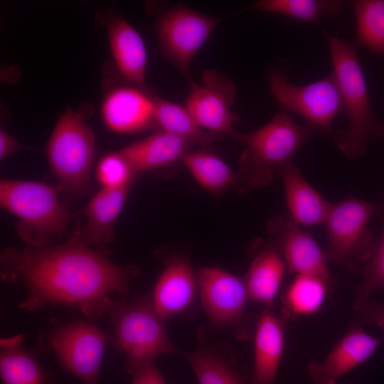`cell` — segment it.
Wrapping results in <instances>:
<instances>
[{
	"label": "cell",
	"mask_w": 384,
	"mask_h": 384,
	"mask_svg": "<svg viewBox=\"0 0 384 384\" xmlns=\"http://www.w3.org/2000/svg\"><path fill=\"white\" fill-rule=\"evenodd\" d=\"M188 144L176 135L161 130L128 144L119 151L138 174L182 159L188 151Z\"/></svg>",
	"instance_id": "cb8c5ba5"
},
{
	"label": "cell",
	"mask_w": 384,
	"mask_h": 384,
	"mask_svg": "<svg viewBox=\"0 0 384 384\" xmlns=\"http://www.w3.org/2000/svg\"><path fill=\"white\" fill-rule=\"evenodd\" d=\"M198 296L211 325L232 329L238 338H245V309L249 297L243 278L217 267L196 271Z\"/></svg>",
	"instance_id": "8fae6325"
},
{
	"label": "cell",
	"mask_w": 384,
	"mask_h": 384,
	"mask_svg": "<svg viewBox=\"0 0 384 384\" xmlns=\"http://www.w3.org/2000/svg\"><path fill=\"white\" fill-rule=\"evenodd\" d=\"M26 147L16 140L11 135L0 129V159L4 160L12 154Z\"/></svg>",
	"instance_id": "836d02e7"
},
{
	"label": "cell",
	"mask_w": 384,
	"mask_h": 384,
	"mask_svg": "<svg viewBox=\"0 0 384 384\" xmlns=\"http://www.w3.org/2000/svg\"><path fill=\"white\" fill-rule=\"evenodd\" d=\"M267 228L289 272L314 275L331 284L325 252L289 214L273 218Z\"/></svg>",
	"instance_id": "4fadbf2b"
},
{
	"label": "cell",
	"mask_w": 384,
	"mask_h": 384,
	"mask_svg": "<svg viewBox=\"0 0 384 384\" xmlns=\"http://www.w3.org/2000/svg\"><path fill=\"white\" fill-rule=\"evenodd\" d=\"M378 210V204L353 196L331 203L325 220L327 260L337 262L350 273H356L373 250L375 240L367 226Z\"/></svg>",
	"instance_id": "ba28073f"
},
{
	"label": "cell",
	"mask_w": 384,
	"mask_h": 384,
	"mask_svg": "<svg viewBox=\"0 0 384 384\" xmlns=\"http://www.w3.org/2000/svg\"><path fill=\"white\" fill-rule=\"evenodd\" d=\"M221 19L177 4L160 11L155 27L159 50L183 76L190 80L191 65Z\"/></svg>",
	"instance_id": "30bf717a"
},
{
	"label": "cell",
	"mask_w": 384,
	"mask_h": 384,
	"mask_svg": "<svg viewBox=\"0 0 384 384\" xmlns=\"http://www.w3.org/2000/svg\"><path fill=\"white\" fill-rule=\"evenodd\" d=\"M24 335L0 340V376L3 384H55L43 367L38 350L23 346Z\"/></svg>",
	"instance_id": "7402d4cb"
},
{
	"label": "cell",
	"mask_w": 384,
	"mask_h": 384,
	"mask_svg": "<svg viewBox=\"0 0 384 384\" xmlns=\"http://www.w3.org/2000/svg\"><path fill=\"white\" fill-rule=\"evenodd\" d=\"M236 93L234 84L223 73L205 70L202 83L191 84L185 107L203 129L238 142L240 132L234 129L238 116L231 110Z\"/></svg>",
	"instance_id": "7c38bea8"
},
{
	"label": "cell",
	"mask_w": 384,
	"mask_h": 384,
	"mask_svg": "<svg viewBox=\"0 0 384 384\" xmlns=\"http://www.w3.org/2000/svg\"><path fill=\"white\" fill-rule=\"evenodd\" d=\"M105 314L111 323L112 346L124 357V370L131 375L139 366L176 351L149 294L113 298Z\"/></svg>",
	"instance_id": "277c9868"
},
{
	"label": "cell",
	"mask_w": 384,
	"mask_h": 384,
	"mask_svg": "<svg viewBox=\"0 0 384 384\" xmlns=\"http://www.w3.org/2000/svg\"><path fill=\"white\" fill-rule=\"evenodd\" d=\"M109 335L87 319H52L38 335V352L52 353L58 366L84 384H98Z\"/></svg>",
	"instance_id": "52a82bcc"
},
{
	"label": "cell",
	"mask_w": 384,
	"mask_h": 384,
	"mask_svg": "<svg viewBox=\"0 0 384 384\" xmlns=\"http://www.w3.org/2000/svg\"><path fill=\"white\" fill-rule=\"evenodd\" d=\"M149 294L156 311L165 321L188 314L198 294L196 272L190 262L179 255L169 258Z\"/></svg>",
	"instance_id": "e0dca14e"
},
{
	"label": "cell",
	"mask_w": 384,
	"mask_h": 384,
	"mask_svg": "<svg viewBox=\"0 0 384 384\" xmlns=\"http://www.w3.org/2000/svg\"><path fill=\"white\" fill-rule=\"evenodd\" d=\"M384 336L378 338L366 332L360 324L351 325L322 361L306 366L313 384H336V379L366 362Z\"/></svg>",
	"instance_id": "2e32d148"
},
{
	"label": "cell",
	"mask_w": 384,
	"mask_h": 384,
	"mask_svg": "<svg viewBox=\"0 0 384 384\" xmlns=\"http://www.w3.org/2000/svg\"><path fill=\"white\" fill-rule=\"evenodd\" d=\"M0 205L18 219L16 232L27 245H48L65 233L72 214L57 190L43 181L2 178Z\"/></svg>",
	"instance_id": "5b68a950"
},
{
	"label": "cell",
	"mask_w": 384,
	"mask_h": 384,
	"mask_svg": "<svg viewBox=\"0 0 384 384\" xmlns=\"http://www.w3.org/2000/svg\"><path fill=\"white\" fill-rule=\"evenodd\" d=\"M137 272L92 249L78 233L60 245L9 247L0 255L1 278L23 286L25 297L18 307L28 312L59 306L98 320L113 295L128 297Z\"/></svg>",
	"instance_id": "6da1fadb"
},
{
	"label": "cell",
	"mask_w": 384,
	"mask_h": 384,
	"mask_svg": "<svg viewBox=\"0 0 384 384\" xmlns=\"http://www.w3.org/2000/svg\"><path fill=\"white\" fill-rule=\"evenodd\" d=\"M316 133L307 124H297L285 111L277 113L257 129L240 133L238 142L245 145V149L237 173L239 191L268 185L274 174L292 162L298 150Z\"/></svg>",
	"instance_id": "3957f363"
},
{
	"label": "cell",
	"mask_w": 384,
	"mask_h": 384,
	"mask_svg": "<svg viewBox=\"0 0 384 384\" xmlns=\"http://www.w3.org/2000/svg\"><path fill=\"white\" fill-rule=\"evenodd\" d=\"M202 329L198 345L185 357L193 369L198 384H246L249 375L236 368L232 348L226 343L208 338Z\"/></svg>",
	"instance_id": "d6986e66"
},
{
	"label": "cell",
	"mask_w": 384,
	"mask_h": 384,
	"mask_svg": "<svg viewBox=\"0 0 384 384\" xmlns=\"http://www.w3.org/2000/svg\"><path fill=\"white\" fill-rule=\"evenodd\" d=\"M182 161L204 188L220 193L238 183V174L220 157L204 150L187 151Z\"/></svg>",
	"instance_id": "4316f807"
},
{
	"label": "cell",
	"mask_w": 384,
	"mask_h": 384,
	"mask_svg": "<svg viewBox=\"0 0 384 384\" xmlns=\"http://www.w3.org/2000/svg\"><path fill=\"white\" fill-rule=\"evenodd\" d=\"M255 250L243 279L249 297L270 306L279 291L287 266L274 242L262 244Z\"/></svg>",
	"instance_id": "603a6c76"
},
{
	"label": "cell",
	"mask_w": 384,
	"mask_h": 384,
	"mask_svg": "<svg viewBox=\"0 0 384 384\" xmlns=\"http://www.w3.org/2000/svg\"><path fill=\"white\" fill-rule=\"evenodd\" d=\"M329 285L314 275L297 274L282 297V311L290 319L317 313L324 304Z\"/></svg>",
	"instance_id": "484cf974"
},
{
	"label": "cell",
	"mask_w": 384,
	"mask_h": 384,
	"mask_svg": "<svg viewBox=\"0 0 384 384\" xmlns=\"http://www.w3.org/2000/svg\"><path fill=\"white\" fill-rule=\"evenodd\" d=\"M352 309L360 324L378 326L384 332V302L367 300L353 303Z\"/></svg>",
	"instance_id": "1f68e13d"
},
{
	"label": "cell",
	"mask_w": 384,
	"mask_h": 384,
	"mask_svg": "<svg viewBox=\"0 0 384 384\" xmlns=\"http://www.w3.org/2000/svg\"><path fill=\"white\" fill-rule=\"evenodd\" d=\"M287 70L272 68L269 74L272 95L285 112L303 117L321 134H331L332 124L344 111L343 100L332 71L314 82L297 85L288 80Z\"/></svg>",
	"instance_id": "9c48e42d"
},
{
	"label": "cell",
	"mask_w": 384,
	"mask_h": 384,
	"mask_svg": "<svg viewBox=\"0 0 384 384\" xmlns=\"http://www.w3.org/2000/svg\"><path fill=\"white\" fill-rule=\"evenodd\" d=\"M289 319L282 311L277 312L270 306L256 317L253 330L254 362L248 380L250 384H277L276 378Z\"/></svg>",
	"instance_id": "ac0fdd59"
},
{
	"label": "cell",
	"mask_w": 384,
	"mask_h": 384,
	"mask_svg": "<svg viewBox=\"0 0 384 384\" xmlns=\"http://www.w3.org/2000/svg\"><path fill=\"white\" fill-rule=\"evenodd\" d=\"M105 28L116 69L127 83L151 92L146 85L147 53L139 33L121 15L112 9L97 14Z\"/></svg>",
	"instance_id": "9a60e30c"
},
{
	"label": "cell",
	"mask_w": 384,
	"mask_h": 384,
	"mask_svg": "<svg viewBox=\"0 0 384 384\" xmlns=\"http://www.w3.org/2000/svg\"><path fill=\"white\" fill-rule=\"evenodd\" d=\"M351 4L356 26L353 43L384 57V0H354Z\"/></svg>",
	"instance_id": "83f0119b"
},
{
	"label": "cell",
	"mask_w": 384,
	"mask_h": 384,
	"mask_svg": "<svg viewBox=\"0 0 384 384\" xmlns=\"http://www.w3.org/2000/svg\"><path fill=\"white\" fill-rule=\"evenodd\" d=\"M283 179L289 215L299 225L325 223L331 203L326 201L302 176L291 162L277 173Z\"/></svg>",
	"instance_id": "44dd1931"
},
{
	"label": "cell",
	"mask_w": 384,
	"mask_h": 384,
	"mask_svg": "<svg viewBox=\"0 0 384 384\" xmlns=\"http://www.w3.org/2000/svg\"><path fill=\"white\" fill-rule=\"evenodd\" d=\"M132 375L130 384H166L162 374L154 362L139 366Z\"/></svg>",
	"instance_id": "d6a6232c"
},
{
	"label": "cell",
	"mask_w": 384,
	"mask_h": 384,
	"mask_svg": "<svg viewBox=\"0 0 384 384\" xmlns=\"http://www.w3.org/2000/svg\"><path fill=\"white\" fill-rule=\"evenodd\" d=\"M333 72L340 87L348 127L331 134L336 146L348 159L364 155L368 142L384 139V119L373 114L357 47L329 37Z\"/></svg>",
	"instance_id": "7a4b0ae2"
},
{
	"label": "cell",
	"mask_w": 384,
	"mask_h": 384,
	"mask_svg": "<svg viewBox=\"0 0 384 384\" xmlns=\"http://www.w3.org/2000/svg\"><path fill=\"white\" fill-rule=\"evenodd\" d=\"M377 214L380 216H384V203L378 204V210Z\"/></svg>",
	"instance_id": "e575fe53"
},
{
	"label": "cell",
	"mask_w": 384,
	"mask_h": 384,
	"mask_svg": "<svg viewBox=\"0 0 384 384\" xmlns=\"http://www.w3.org/2000/svg\"><path fill=\"white\" fill-rule=\"evenodd\" d=\"M46 154L61 191L72 196L89 191L97 151L95 134L81 112L66 108L50 135Z\"/></svg>",
	"instance_id": "8992f818"
},
{
	"label": "cell",
	"mask_w": 384,
	"mask_h": 384,
	"mask_svg": "<svg viewBox=\"0 0 384 384\" xmlns=\"http://www.w3.org/2000/svg\"><path fill=\"white\" fill-rule=\"evenodd\" d=\"M137 174L120 151H110L99 159L95 177L102 188H120L133 185Z\"/></svg>",
	"instance_id": "f546056e"
},
{
	"label": "cell",
	"mask_w": 384,
	"mask_h": 384,
	"mask_svg": "<svg viewBox=\"0 0 384 384\" xmlns=\"http://www.w3.org/2000/svg\"><path fill=\"white\" fill-rule=\"evenodd\" d=\"M154 93L126 82L106 90L100 108L101 119L110 131L131 134L154 122Z\"/></svg>",
	"instance_id": "5bb4252c"
},
{
	"label": "cell",
	"mask_w": 384,
	"mask_h": 384,
	"mask_svg": "<svg viewBox=\"0 0 384 384\" xmlns=\"http://www.w3.org/2000/svg\"><path fill=\"white\" fill-rule=\"evenodd\" d=\"M154 101L155 122L161 130L200 146H208L220 137L203 129L186 107L156 95H154Z\"/></svg>",
	"instance_id": "d4e9b609"
},
{
	"label": "cell",
	"mask_w": 384,
	"mask_h": 384,
	"mask_svg": "<svg viewBox=\"0 0 384 384\" xmlns=\"http://www.w3.org/2000/svg\"><path fill=\"white\" fill-rule=\"evenodd\" d=\"M132 185L120 188H102L82 209L86 222L80 232L90 246L111 243L114 238V225Z\"/></svg>",
	"instance_id": "ffe728a7"
},
{
	"label": "cell",
	"mask_w": 384,
	"mask_h": 384,
	"mask_svg": "<svg viewBox=\"0 0 384 384\" xmlns=\"http://www.w3.org/2000/svg\"><path fill=\"white\" fill-rule=\"evenodd\" d=\"M343 5L341 0H260L249 9L318 23L322 17L336 16Z\"/></svg>",
	"instance_id": "f1b7e54d"
},
{
	"label": "cell",
	"mask_w": 384,
	"mask_h": 384,
	"mask_svg": "<svg viewBox=\"0 0 384 384\" xmlns=\"http://www.w3.org/2000/svg\"><path fill=\"white\" fill-rule=\"evenodd\" d=\"M364 267L363 278L355 289L356 300L359 303L369 300L376 290L384 291V228Z\"/></svg>",
	"instance_id": "4dcf8cb0"
}]
</instances>
